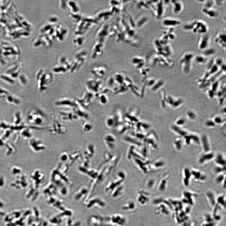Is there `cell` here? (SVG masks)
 Wrapping results in <instances>:
<instances>
[{
  "mask_svg": "<svg viewBox=\"0 0 226 226\" xmlns=\"http://www.w3.org/2000/svg\"><path fill=\"white\" fill-rule=\"evenodd\" d=\"M184 31L201 35L208 33L209 27L204 21L195 20L186 23L183 26Z\"/></svg>",
  "mask_w": 226,
  "mask_h": 226,
  "instance_id": "cell-1",
  "label": "cell"
},
{
  "mask_svg": "<svg viewBox=\"0 0 226 226\" xmlns=\"http://www.w3.org/2000/svg\"><path fill=\"white\" fill-rule=\"evenodd\" d=\"M195 55L193 52L187 51L181 56L179 63L181 70L184 74H188L190 73Z\"/></svg>",
  "mask_w": 226,
  "mask_h": 226,
  "instance_id": "cell-2",
  "label": "cell"
},
{
  "mask_svg": "<svg viewBox=\"0 0 226 226\" xmlns=\"http://www.w3.org/2000/svg\"><path fill=\"white\" fill-rule=\"evenodd\" d=\"M210 37L208 33L200 36L197 41V46L202 52L209 47Z\"/></svg>",
  "mask_w": 226,
  "mask_h": 226,
  "instance_id": "cell-3",
  "label": "cell"
},
{
  "mask_svg": "<svg viewBox=\"0 0 226 226\" xmlns=\"http://www.w3.org/2000/svg\"><path fill=\"white\" fill-rule=\"evenodd\" d=\"M176 38V35L174 29L167 28L163 32L161 38L160 40L163 43H170L172 41L175 39Z\"/></svg>",
  "mask_w": 226,
  "mask_h": 226,
  "instance_id": "cell-4",
  "label": "cell"
},
{
  "mask_svg": "<svg viewBox=\"0 0 226 226\" xmlns=\"http://www.w3.org/2000/svg\"><path fill=\"white\" fill-rule=\"evenodd\" d=\"M214 42L225 52L226 48V28L218 32L215 37Z\"/></svg>",
  "mask_w": 226,
  "mask_h": 226,
  "instance_id": "cell-5",
  "label": "cell"
},
{
  "mask_svg": "<svg viewBox=\"0 0 226 226\" xmlns=\"http://www.w3.org/2000/svg\"><path fill=\"white\" fill-rule=\"evenodd\" d=\"M181 23V21L178 19L171 17L164 18L162 21V24L167 28L174 29Z\"/></svg>",
  "mask_w": 226,
  "mask_h": 226,
  "instance_id": "cell-6",
  "label": "cell"
},
{
  "mask_svg": "<svg viewBox=\"0 0 226 226\" xmlns=\"http://www.w3.org/2000/svg\"><path fill=\"white\" fill-rule=\"evenodd\" d=\"M201 12L206 17L212 19H216L219 16L218 11L214 8H208L203 7Z\"/></svg>",
  "mask_w": 226,
  "mask_h": 226,
  "instance_id": "cell-7",
  "label": "cell"
},
{
  "mask_svg": "<svg viewBox=\"0 0 226 226\" xmlns=\"http://www.w3.org/2000/svg\"><path fill=\"white\" fill-rule=\"evenodd\" d=\"M105 144L108 150H112L115 147L116 138L114 135L108 134L105 135L104 138Z\"/></svg>",
  "mask_w": 226,
  "mask_h": 226,
  "instance_id": "cell-8",
  "label": "cell"
},
{
  "mask_svg": "<svg viewBox=\"0 0 226 226\" xmlns=\"http://www.w3.org/2000/svg\"><path fill=\"white\" fill-rule=\"evenodd\" d=\"M172 7V13L175 14H178L181 13L183 10V3L180 1H171L170 2Z\"/></svg>",
  "mask_w": 226,
  "mask_h": 226,
  "instance_id": "cell-9",
  "label": "cell"
},
{
  "mask_svg": "<svg viewBox=\"0 0 226 226\" xmlns=\"http://www.w3.org/2000/svg\"><path fill=\"white\" fill-rule=\"evenodd\" d=\"M215 155L212 152L204 153L199 157L198 159V163L201 165H203L214 159Z\"/></svg>",
  "mask_w": 226,
  "mask_h": 226,
  "instance_id": "cell-10",
  "label": "cell"
},
{
  "mask_svg": "<svg viewBox=\"0 0 226 226\" xmlns=\"http://www.w3.org/2000/svg\"><path fill=\"white\" fill-rule=\"evenodd\" d=\"M201 144L204 153H209L211 152V147L209 138L206 135L202 136L201 138Z\"/></svg>",
  "mask_w": 226,
  "mask_h": 226,
  "instance_id": "cell-11",
  "label": "cell"
},
{
  "mask_svg": "<svg viewBox=\"0 0 226 226\" xmlns=\"http://www.w3.org/2000/svg\"><path fill=\"white\" fill-rule=\"evenodd\" d=\"M191 171L192 177H193L195 180L201 181H204L206 180V176L201 171L194 169L191 170Z\"/></svg>",
  "mask_w": 226,
  "mask_h": 226,
  "instance_id": "cell-12",
  "label": "cell"
},
{
  "mask_svg": "<svg viewBox=\"0 0 226 226\" xmlns=\"http://www.w3.org/2000/svg\"><path fill=\"white\" fill-rule=\"evenodd\" d=\"M172 130L176 134H178L180 137L183 138L189 133L181 127L176 126L175 124L172 125Z\"/></svg>",
  "mask_w": 226,
  "mask_h": 226,
  "instance_id": "cell-13",
  "label": "cell"
},
{
  "mask_svg": "<svg viewBox=\"0 0 226 226\" xmlns=\"http://www.w3.org/2000/svg\"><path fill=\"white\" fill-rule=\"evenodd\" d=\"M214 160L217 165L221 167L226 166V161L223 154H218L216 156H215Z\"/></svg>",
  "mask_w": 226,
  "mask_h": 226,
  "instance_id": "cell-14",
  "label": "cell"
},
{
  "mask_svg": "<svg viewBox=\"0 0 226 226\" xmlns=\"http://www.w3.org/2000/svg\"><path fill=\"white\" fill-rule=\"evenodd\" d=\"M183 183L185 185L188 186L189 184L190 180L192 177L190 170L186 167L183 170Z\"/></svg>",
  "mask_w": 226,
  "mask_h": 226,
  "instance_id": "cell-15",
  "label": "cell"
},
{
  "mask_svg": "<svg viewBox=\"0 0 226 226\" xmlns=\"http://www.w3.org/2000/svg\"><path fill=\"white\" fill-rule=\"evenodd\" d=\"M209 60V58L206 57L205 56L202 54H201L197 55H195L194 61L199 65H203L208 63Z\"/></svg>",
  "mask_w": 226,
  "mask_h": 226,
  "instance_id": "cell-16",
  "label": "cell"
},
{
  "mask_svg": "<svg viewBox=\"0 0 226 226\" xmlns=\"http://www.w3.org/2000/svg\"><path fill=\"white\" fill-rule=\"evenodd\" d=\"M165 162L161 159H158L154 161L150 165L151 170L159 169L163 167L165 165Z\"/></svg>",
  "mask_w": 226,
  "mask_h": 226,
  "instance_id": "cell-17",
  "label": "cell"
},
{
  "mask_svg": "<svg viewBox=\"0 0 226 226\" xmlns=\"http://www.w3.org/2000/svg\"><path fill=\"white\" fill-rule=\"evenodd\" d=\"M202 54L209 58L216 54V50L214 48L209 46L205 50L202 51Z\"/></svg>",
  "mask_w": 226,
  "mask_h": 226,
  "instance_id": "cell-18",
  "label": "cell"
},
{
  "mask_svg": "<svg viewBox=\"0 0 226 226\" xmlns=\"http://www.w3.org/2000/svg\"><path fill=\"white\" fill-rule=\"evenodd\" d=\"M183 141L182 138L180 137V138L175 139L173 142L176 149L178 151L181 150L182 149Z\"/></svg>",
  "mask_w": 226,
  "mask_h": 226,
  "instance_id": "cell-19",
  "label": "cell"
},
{
  "mask_svg": "<svg viewBox=\"0 0 226 226\" xmlns=\"http://www.w3.org/2000/svg\"><path fill=\"white\" fill-rule=\"evenodd\" d=\"M169 176H170L169 174H167L161 180L160 183L159 187L160 189L164 190L165 189L167 181L169 178Z\"/></svg>",
  "mask_w": 226,
  "mask_h": 226,
  "instance_id": "cell-20",
  "label": "cell"
},
{
  "mask_svg": "<svg viewBox=\"0 0 226 226\" xmlns=\"http://www.w3.org/2000/svg\"><path fill=\"white\" fill-rule=\"evenodd\" d=\"M190 135L191 142L198 145L201 144V138L198 135L194 133H190Z\"/></svg>",
  "mask_w": 226,
  "mask_h": 226,
  "instance_id": "cell-21",
  "label": "cell"
},
{
  "mask_svg": "<svg viewBox=\"0 0 226 226\" xmlns=\"http://www.w3.org/2000/svg\"><path fill=\"white\" fill-rule=\"evenodd\" d=\"M202 3L203 5V7L206 8H213L215 6L214 0L203 1Z\"/></svg>",
  "mask_w": 226,
  "mask_h": 226,
  "instance_id": "cell-22",
  "label": "cell"
},
{
  "mask_svg": "<svg viewBox=\"0 0 226 226\" xmlns=\"http://www.w3.org/2000/svg\"><path fill=\"white\" fill-rule=\"evenodd\" d=\"M214 171L217 175L221 173H226V166L221 167L217 165L214 168Z\"/></svg>",
  "mask_w": 226,
  "mask_h": 226,
  "instance_id": "cell-23",
  "label": "cell"
},
{
  "mask_svg": "<svg viewBox=\"0 0 226 226\" xmlns=\"http://www.w3.org/2000/svg\"><path fill=\"white\" fill-rule=\"evenodd\" d=\"M81 36V35L80 37L77 36L75 37L74 40V43L77 46H81L84 42V38Z\"/></svg>",
  "mask_w": 226,
  "mask_h": 226,
  "instance_id": "cell-24",
  "label": "cell"
},
{
  "mask_svg": "<svg viewBox=\"0 0 226 226\" xmlns=\"http://www.w3.org/2000/svg\"><path fill=\"white\" fill-rule=\"evenodd\" d=\"M225 179V173H221L217 175L215 179V181L217 183H223Z\"/></svg>",
  "mask_w": 226,
  "mask_h": 226,
  "instance_id": "cell-25",
  "label": "cell"
},
{
  "mask_svg": "<svg viewBox=\"0 0 226 226\" xmlns=\"http://www.w3.org/2000/svg\"><path fill=\"white\" fill-rule=\"evenodd\" d=\"M145 182L146 185L148 186L147 187L149 186L150 187H152L154 185L156 182V181L154 178L150 177V178H147Z\"/></svg>",
  "mask_w": 226,
  "mask_h": 226,
  "instance_id": "cell-26",
  "label": "cell"
},
{
  "mask_svg": "<svg viewBox=\"0 0 226 226\" xmlns=\"http://www.w3.org/2000/svg\"><path fill=\"white\" fill-rule=\"evenodd\" d=\"M115 122L114 119L113 118V117H109L106 120V125L108 127H112L114 126Z\"/></svg>",
  "mask_w": 226,
  "mask_h": 226,
  "instance_id": "cell-27",
  "label": "cell"
},
{
  "mask_svg": "<svg viewBox=\"0 0 226 226\" xmlns=\"http://www.w3.org/2000/svg\"><path fill=\"white\" fill-rule=\"evenodd\" d=\"M187 115L188 118L192 120H194L196 118L197 115L196 113L192 110L188 111L187 112Z\"/></svg>",
  "mask_w": 226,
  "mask_h": 226,
  "instance_id": "cell-28",
  "label": "cell"
},
{
  "mask_svg": "<svg viewBox=\"0 0 226 226\" xmlns=\"http://www.w3.org/2000/svg\"><path fill=\"white\" fill-rule=\"evenodd\" d=\"M186 123V121L184 118H180L177 119L175 122V124L176 126L181 127L184 125Z\"/></svg>",
  "mask_w": 226,
  "mask_h": 226,
  "instance_id": "cell-29",
  "label": "cell"
},
{
  "mask_svg": "<svg viewBox=\"0 0 226 226\" xmlns=\"http://www.w3.org/2000/svg\"><path fill=\"white\" fill-rule=\"evenodd\" d=\"M212 120L216 124H221L224 122V120L222 119L221 117L219 116H216L214 117Z\"/></svg>",
  "mask_w": 226,
  "mask_h": 226,
  "instance_id": "cell-30",
  "label": "cell"
},
{
  "mask_svg": "<svg viewBox=\"0 0 226 226\" xmlns=\"http://www.w3.org/2000/svg\"><path fill=\"white\" fill-rule=\"evenodd\" d=\"M205 125L209 127H215L216 124L214 122L213 120H209L206 122Z\"/></svg>",
  "mask_w": 226,
  "mask_h": 226,
  "instance_id": "cell-31",
  "label": "cell"
},
{
  "mask_svg": "<svg viewBox=\"0 0 226 226\" xmlns=\"http://www.w3.org/2000/svg\"><path fill=\"white\" fill-rule=\"evenodd\" d=\"M214 1L215 6L218 7L221 6L226 1H223V0H216Z\"/></svg>",
  "mask_w": 226,
  "mask_h": 226,
  "instance_id": "cell-32",
  "label": "cell"
}]
</instances>
